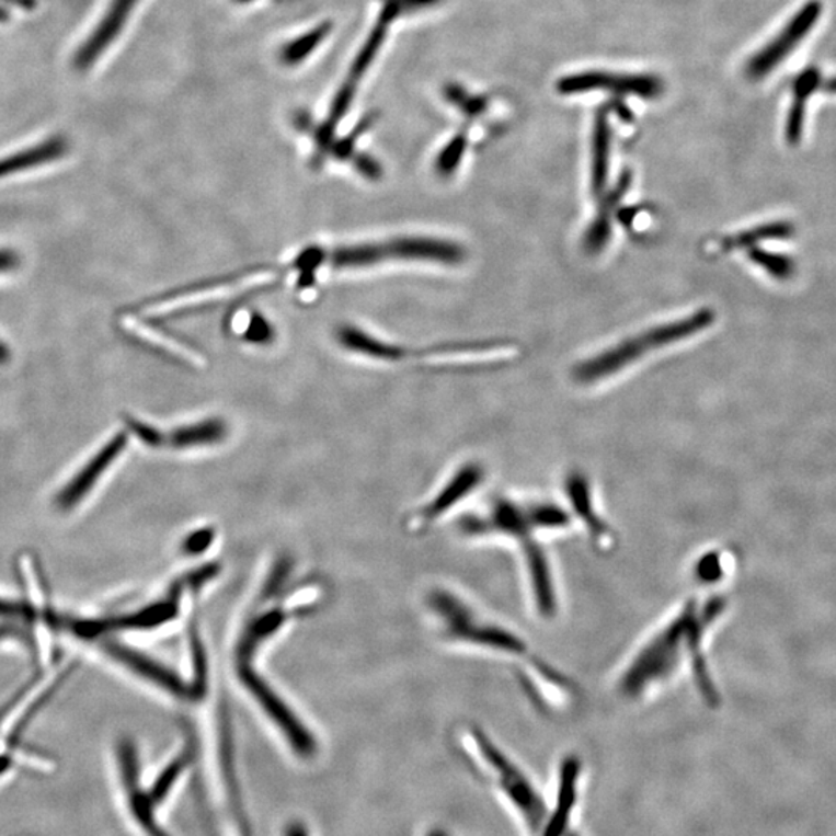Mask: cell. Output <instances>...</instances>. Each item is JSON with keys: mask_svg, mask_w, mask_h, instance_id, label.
Instances as JSON below:
<instances>
[{"mask_svg": "<svg viewBox=\"0 0 836 836\" xmlns=\"http://www.w3.org/2000/svg\"><path fill=\"white\" fill-rule=\"evenodd\" d=\"M725 606L723 598L707 602L689 599L684 603L626 666L618 682L621 695L641 699L689 665L705 699L718 702V689L705 657V641L715 621L721 620Z\"/></svg>", "mask_w": 836, "mask_h": 836, "instance_id": "cell-1", "label": "cell"}, {"mask_svg": "<svg viewBox=\"0 0 836 836\" xmlns=\"http://www.w3.org/2000/svg\"><path fill=\"white\" fill-rule=\"evenodd\" d=\"M569 524L568 513L557 505L497 497L491 504L489 515L467 520L465 528L470 535L491 534L519 541L534 581L536 609L542 615H552L557 610L552 572L536 539L543 534L565 530Z\"/></svg>", "mask_w": 836, "mask_h": 836, "instance_id": "cell-2", "label": "cell"}, {"mask_svg": "<svg viewBox=\"0 0 836 836\" xmlns=\"http://www.w3.org/2000/svg\"><path fill=\"white\" fill-rule=\"evenodd\" d=\"M715 320L711 309H702L697 313L689 314L684 320L667 322L641 333L635 339H629L617 346L603 352L595 358L588 359L576 367L575 377L581 383L603 380L610 375L620 373L626 366L635 363L640 356L650 354L655 348L665 347L667 344L691 339L696 333L710 328Z\"/></svg>", "mask_w": 836, "mask_h": 836, "instance_id": "cell-3", "label": "cell"}, {"mask_svg": "<svg viewBox=\"0 0 836 836\" xmlns=\"http://www.w3.org/2000/svg\"><path fill=\"white\" fill-rule=\"evenodd\" d=\"M434 602L457 639L471 641L486 650L496 651L497 654H507L508 657L524 659L530 655L523 637L509 631L507 626L497 620L476 621L470 609L449 594H437Z\"/></svg>", "mask_w": 836, "mask_h": 836, "instance_id": "cell-4", "label": "cell"}, {"mask_svg": "<svg viewBox=\"0 0 836 836\" xmlns=\"http://www.w3.org/2000/svg\"><path fill=\"white\" fill-rule=\"evenodd\" d=\"M140 3L141 0H108L75 48L70 59L73 70L85 73L95 69L118 43Z\"/></svg>", "mask_w": 836, "mask_h": 836, "instance_id": "cell-5", "label": "cell"}, {"mask_svg": "<svg viewBox=\"0 0 836 836\" xmlns=\"http://www.w3.org/2000/svg\"><path fill=\"white\" fill-rule=\"evenodd\" d=\"M823 9L821 0H809L804 3L787 22L781 33H778L766 47L760 48V51L749 58L745 66V77L752 81H760L767 78L776 67L781 66L783 59L810 35L816 22L820 21Z\"/></svg>", "mask_w": 836, "mask_h": 836, "instance_id": "cell-6", "label": "cell"}, {"mask_svg": "<svg viewBox=\"0 0 836 836\" xmlns=\"http://www.w3.org/2000/svg\"><path fill=\"white\" fill-rule=\"evenodd\" d=\"M561 95H579V93L603 92L615 95H633L644 100L659 99L665 92V82L654 75H617L606 71H586L572 77L561 78L557 82Z\"/></svg>", "mask_w": 836, "mask_h": 836, "instance_id": "cell-7", "label": "cell"}, {"mask_svg": "<svg viewBox=\"0 0 836 836\" xmlns=\"http://www.w3.org/2000/svg\"><path fill=\"white\" fill-rule=\"evenodd\" d=\"M241 676L242 680L245 682V685L253 691V695L257 697L262 707L265 708V711L272 715L273 721H275L277 725L280 726V730L284 731L285 736L290 741V745L294 747L295 752L304 757L313 756L314 749H317V744H314L312 734H309V731L304 729L298 719L284 707V703L280 702L275 695L270 692L267 686L262 684L254 674L243 669Z\"/></svg>", "mask_w": 836, "mask_h": 836, "instance_id": "cell-8", "label": "cell"}, {"mask_svg": "<svg viewBox=\"0 0 836 836\" xmlns=\"http://www.w3.org/2000/svg\"><path fill=\"white\" fill-rule=\"evenodd\" d=\"M632 179L631 171H625L599 204L598 214H596L595 220L588 227L586 238H584V250L588 254H598L609 242L615 209L631 187Z\"/></svg>", "mask_w": 836, "mask_h": 836, "instance_id": "cell-9", "label": "cell"}, {"mask_svg": "<svg viewBox=\"0 0 836 836\" xmlns=\"http://www.w3.org/2000/svg\"><path fill=\"white\" fill-rule=\"evenodd\" d=\"M69 151V142L62 135H54L47 140L36 142L27 149H22L0 159V179L9 177L16 172L33 170L44 167L51 161L59 160Z\"/></svg>", "mask_w": 836, "mask_h": 836, "instance_id": "cell-10", "label": "cell"}, {"mask_svg": "<svg viewBox=\"0 0 836 836\" xmlns=\"http://www.w3.org/2000/svg\"><path fill=\"white\" fill-rule=\"evenodd\" d=\"M823 80V73L816 67H808V69L801 70L793 78V101L786 125V138L789 145H798L800 142L802 130H804L805 111H808L809 100L816 92H821Z\"/></svg>", "mask_w": 836, "mask_h": 836, "instance_id": "cell-11", "label": "cell"}, {"mask_svg": "<svg viewBox=\"0 0 836 836\" xmlns=\"http://www.w3.org/2000/svg\"><path fill=\"white\" fill-rule=\"evenodd\" d=\"M392 257L415 259V261L440 262L457 265L465 259V250L457 243L438 239L411 238L389 243Z\"/></svg>", "mask_w": 836, "mask_h": 836, "instance_id": "cell-12", "label": "cell"}, {"mask_svg": "<svg viewBox=\"0 0 836 836\" xmlns=\"http://www.w3.org/2000/svg\"><path fill=\"white\" fill-rule=\"evenodd\" d=\"M610 141H612V129H610L609 112L606 108H599L595 118L594 138H592L591 187L596 197L605 193L609 182Z\"/></svg>", "mask_w": 836, "mask_h": 836, "instance_id": "cell-13", "label": "cell"}, {"mask_svg": "<svg viewBox=\"0 0 836 836\" xmlns=\"http://www.w3.org/2000/svg\"><path fill=\"white\" fill-rule=\"evenodd\" d=\"M125 445L126 436H123V434L116 436L114 440L108 442V444L104 446L103 451L96 454V456L90 460L88 467H85L84 470L77 476V479H73V482L64 490L61 497H59L61 507H70L75 502L80 501V499L84 496L85 491L90 490V486H92L96 479L103 474V471L106 470L108 465L114 462L115 457L123 451Z\"/></svg>", "mask_w": 836, "mask_h": 836, "instance_id": "cell-14", "label": "cell"}, {"mask_svg": "<svg viewBox=\"0 0 836 836\" xmlns=\"http://www.w3.org/2000/svg\"><path fill=\"white\" fill-rule=\"evenodd\" d=\"M568 494L572 497L573 507L583 517L595 541L606 547V543L610 541L609 527L596 513L594 497H592L586 479L580 474L570 476L568 479Z\"/></svg>", "mask_w": 836, "mask_h": 836, "instance_id": "cell-15", "label": "cell"}, {"mask_svg": "<svg viewBox=\"0 0 836 836\" xmlns=\"http://www.w3.org/2000/svg\"><path fill=\"white\" fill-rule=\"evenodd\" d=\"M481 479L482 470L478 465H468V467L462 468L460 472H457V476L453 479L451 483L438 494L436 501L427 507L426 516L434 517L444 513L445 509H448L453 504H456L459 499H462L468 491L476 489V485L481 482Z\"/></svg>", "mask_w": 836, "mask_h": 836, "instance_id": "cell-16", "label": "cell"}, {"mask_svg": "<svg viewBox=\"0 0 836 836\" xmlns=\"http://www.w3.org/2000/svg\"><path fill=\"white\" fill-rule=\"evenodd\" d=\"M111 652H114L116 659L123 660L127 666L133 667V669L140 673L141 676L151 678L156 684L170 689L172 692H177L180 696L185 695V685H183L174 674L170 673V671L156 665L151 660L145 659L140 654H135V652L119 646L111 648Z\"/></svg>", "mask_w": 836, "mask_h": 836, "instance_id": "cell-17", "label": "cell"}, {"mask_svg": "<svg viewBox=\"0 0 836 836\" xmlns=\"http://www.w3.org/2000/svg\"><path fill=\"white\" fill-rule=\"evenodd\" d=\"M339 339L343 346L351 348V351L358 352V354L373 356L378 359H397L400 358L401 348L388 346V344L380 343V341L370 339L362 330L354 328H343L340 330Z\"/></svg>", "mask_w": 836, "mask_h": 836, "instance_id": "cell-18", "label": "cell"}, {"mask_svg": "<svg viewBox=\"0 0 836 836\" xmlns=\"http://www.w3.org/2000/svg\"><path fill=\"white\" fill-rule=\"evenodd\" d=\"M392 257L391 245H358L336 250L332 256L335 267H366Z\"/></svg>", "mask_w": 836, "mask_h": 836, "instance_id": "cell-19", "label": "cell"}, {"mask_svg": "<svg viewBox=\"0 0 836 836\" xmlns=\"http://www.w3.org/2000/svg\"><path fill=\"white\" fill-rule=\"evenodd\" d=\"M794 228L787 222H776L768 225H760V227L753 228L741 234L734 236V238L726 239L723 242V247L726 250L745 249V247H755L756 243L766 241H776V239H787L792 236Z\"/></svg>", "mask_w": 836, "mask_h": 836, "instance_id": "cell-20", "label": "cell"}, {"mask_svg": "<svg viewBox=\"0 0 836 836\" xmlns=\"http://www.w3.org/2000/svg\"><path fill=\"white\" fill-rule=\"evenodd\" d=\"M225 434V425L220 420H208L201 425L182 427L171 436V444L177 448L185 446L213 444L220 440Z\"/></svg>", "mask_w": 836, "mask_h": 836, "instance_id": "cell-21", "label": "cell"}, {"mask_svg": "<svg viewBox=\"0 0 836 836\" xmlns=\"http://www.w3.org/2000/svg\"><path fill=\"white\" fill-rule=\"evenodd\" d=\"M187 763H190V755H187V753L186 755H180L177 759L172 760L170 766L164 768L163 774L157 778L152 789L148 792L153 804H156V808L170 797L172 786L179 781L183 770L187 767Z\"/></svg>", "mask_w": 836, "mask_h": 836, "instance_id": "cell-22", "label": "cell"}, {"mask_svg": "<svg viewBox=\"0 0 836 836\" xmlns=\"http://www.w3.org/2000/svg\"><path fill=\"white\" fill-rule=\"evenodd\" d=\"M175 615V606L172 603H163L148 607L141 612L130 615L123 620L115 621V626H127V628H152V626L164 623Z\"/></svg>", "mask_w": 836, "mask_h": 836, "instance_id": "cell-23", "label": "cell"}, {"mask_svg": "<svg viewBox=\"0 0 836 836\" xmlns=\"http://www.w3.org/2000/svg\"><path fill=\"white\" fill-rule=\"evenodd\" d=\"M749 259L770 273L776 279H789L793 275L794 265L789 257L782 254L770 253L760 249H749Z\"/></svg>", "mask_w": 836, "mask_h": 836, "instance_id": "cell-24", "label": "cell"}, {"mask_svg": "<svg viewBox=\"0 0 836 836\" xmlns=\"http://www.w3.org/2000/svg\"><path fill=\"white\" fill-rule=\"evenodd\" d=\"M465 151H467V137H465V134L456 135V137L446 145V148L440 152V156H438L436 164L438 174L444 175V177L451 175L453 172L459 168Z\"/></svg>", "mask_w": 836, "mask_h": 836, "instance_id": "cell-25", "label": "cell"}, {"mask_svg": "<svg viewBox=\"0 0 836 836\" xmlns=\"http://www.w3.org/2000/svg\"><path fill=\"white\" fill-rule=\"evenodd\" d=\"M445 96L468 116L481 115L486 108L485 99H481V96H472L467 90L457 88V85H449V88L445 90Z\"/></svg>", "mask_w": 836, "mask_h": 836, "instance_id": "cell-26", "label": "cell"}, {"mask_svg": "<svg viewBox=\"0 0 836 836\" xmlns=\"http://www.w3.org/2000/svg\"><path fill=\"white\" fill-rule=\"evenodd\" d=\"M283 621L284 615L279 612L268 614L267 617L262 618V620L257 621V623L253 626V629H251L249 639L243 641L242 651L245 652V654H250L251 650L256 646L257 641L270 635V633L275 632L276 629L283 625Z\"/></svg>", "mask_w": 836, "mask_h": 836, "instance_id": "cell-27", "label": "cell"}, {"mask_svg": "<svg viewBox=\"0 0 836 836\" xmlns=\"http://www.w3.org/2000/svg\"><path fill=\"white\" fill-rule=\"evenodd\" d=\"M725 573V558L721 553L705 554L696 565V576L703 584H711L712 581L721 580Z\"/></svg>", "mask_w": 836, "mask_h": 836, "instance_id": "cell-28", "label": "cell"}, {"mask_svg": "<svg viewBox=\"0 0 836 836\" xmlns=\"http://www.w3.org/2000/svg\"><path fill=\"white\" fill-rule=\"evenodd\" d=\"M247 339L253 341V343H264V341L272 339V328H270L268 322L264 318L254 317L250 322Z\"/></svg>", "mask_w": 836, "mask_h": 836, "instance_id": "cell-29", "label": "cell"}, {"mask_svg": "<svg viewBox=\"0 0 836 836\" xmlns=\"http://www.w3.org/2000/svg\"><path fill=\"white\" fill-rule=\"evenodd\" d=\"M129 426L133 427L135 433L138 434V437L142 438L146 444L159 445L163 442V437H161L160 433H157L151 426L142 425V423L137 422V420H129Z\"/></svg>", "mask_w": 836, "mask_h": 836, "instance_id": "cell-30", "label": "cell"}, {"mask_svg": "<svg viewBox=\"0 0 836 836\" xmlns=\"http://www.w3.org/2000/svg\"><path fill=\"white\" fill-rule=\"evenodd\" d=\"M211 539L213 535L209 531H201V534L193 535L187 539L186 549L193 553L202 552V550L208 547Z\"/></svg>", "mask_w": 836, "mask_h": 836, "instance_id": "cell-31", "label": "cell"}, {"mask_svg": "<svg viewBox=\"0 0 836 836\" xmlns=\"http://www.w3.org/2000/svg\"><path fill=\"white\" fill-rule=\"evenodd\" d=\"M16 254L11 253V251H0V272H9V270L16 267Z\"/></svg>", "mask_w": 836, "mask_h": 836, "instance_id": "cell-32", "label": "cell"}, {"mask_svg": "<svg viewBox=\"0 0 836 836\" xmlns=\"http://www.w3.org/2000/svg\"><path fill=\"white\" fill-rule=\"evenodd\" d=\"M11 5L13 9L28 10L35 5V0H0V7Z\"/></svg>", "mask_w": 836, "mask_h": 836, "instance_id": "cell-33", "label": "cell"}, {"mask_svg": "<svg viewBox=\"0 0 836 836\" xmlns=\"http://www.w3.org/2000/svg\"><path fill=\"white\" fill-rule=\"evenodd\" d=\"M285 836H309V832H307V828L301 823H295L287 827Z\"/></svg>", "mask_w": 836, "mask_h": 836, "instance_id": "cell-34", "label": "cell"}, {"mask_svg": "<svg viewBox=\"0 0 836 836\" xmlns=\"http://www.w3.org/2000/svg\"><path fill=\"white\" fill-rule=\"evenodd\" d=\"M821 92L832 93V95H836V77L834 78H824L823 84H821Z\"/></svg>", "mask_w": 836, "mask_h": 836, "instance_id": "cell-35", "label": "cell"}, {"mask_svg": "<svg viewBox=\"0 0 836 836\" xmlns=\"http://www.w3.org/2000/svg\"><path fill=\"white\" fill-rule=\"evenodd\" d=\"M9 351H7V347L0 343V365H5V363L9 362Z\"/></svg>", "mask_w": 836, "mask_h": 836, "instance_id": "cell-36", "label": "cell"}, {"mask_svg": "<svg viewBox=\"0 0 836 836\" xmlns=\"http://www.w3.org/2000/svg\"><path fill=\"white\" fill-rule=\"evenodd\" d=\"M430 836H446L444 832H433Z\"/></svg>", "mask_w": 836, "mask_h": 836, "instance_id": "cell-37", "label": "cell"}]
</instances>
